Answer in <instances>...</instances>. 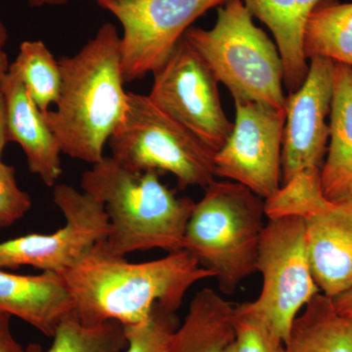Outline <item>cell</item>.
I'll return each instance as SVG.
<instances>
[{"instance_id":"6da1fadb","label":"cell","mask_w":352,"mask_h":352,"mask_svg":"<svg viewBox=\"0 0 352 352\" xmlns=\"http://www.w3.org/2000/svg\"><path fill=\"white\" fill-rule=\"evenodd\" d=\"M61 276L73 298L74 314L82 324L117 321L129 327L147 321L156 305L175 312L193 285L214 274L186 250L129 263L102 240Z\"/></svg>"},{"instance_id":"7a4b0ae2","label":"cell","mask_w":352,"mask_h":352,"mask_svg":"<svg viewBox=\"0 0 352 352\" xmlns=\"http://www.w3.org/2000/svg\"><path fill=\"white\" fill-rule=\"evenodd\" d=\"M62 87L54 111L44 113L63 154L94 164L126 113L120 36L111 23L73 56L59 60Z\"/></svg>"},{"instance_id":"3957f363","label":"cell","mask_w":352,"mask_h":352,"mask_svg":"<svg viewBox=\"0 0 352 352\" xmlns=\"http://www.w3.org/2000/svg\"><path fill=\"white\" fill-rule=\"evenodd\" d=\"M160 175L127 170L112 157H104L83 173L82 191L105 207L110 224L105 242L113 254L184 250L185 231L196 203L177 196Z\"/></svg>"},{"instance_id":"277c9868","label":"cell","mask_w":352,"mask_h":352,"mask_svg":"<svg viewBox=\"0 0 352 352\" xmlns=\"http://www.w3.org/2000/svg\"><path fill=\"white\" fill-rule=\"evenodd\" d=\"M264 200L240 183H210L195 204L184 237L189 252L232 295L256 271Z\"/></svg>"},{"instance_id":"5b68a950","label":"cell","mask_w":352,"mask_h":352,"mask_svg":"<svg viewBox=\"0 0 352 352\" xmlns=\"http://www.w3.org/2000/svg\"><path fill=\"white\" fill-rule=\"evenodd\" d=\"M184 38L234 100L286 109L284 68L276 44L254 25L243 0H228L210 30L189 28Z\"/></svg>"},{"instance_id":"8992f818","label":"cell","mask_w":352,"mask_h":352,"mask_svg":"<svg viewBox=\"0 0 352 352\" xmlns=\"http://www.w3.org/2000/svg\"><path fill=\"white\" fill-rule=\"evenodd\" d=\"M112 157L129 170L175 175L178 186L214 182L215 152L157 107L148 95L127 92L124 119L109 139Z\"/></svg>"},{"instance_id":"52a82bcc","label":"cell","mask_w":352,"mask_h":352,"mask_svg":"<svg viewBox=\"0 0 352 352\" xmlns=\"http://www.w3.org/2000/svg\"><path fill=\"white\" fill-rule=\"evenodd\" d=\"M256 271L263 276V288L252 307L286 342L296 316L321 293L308 258L305 220H268L259 243Z\"/></svg>"},{"instance_id":"ba28073f","label":"cell","mask_w":352,"mask_h":352,"mask_svg":"<svg viewBox=\"0 0 352 352\" xmlns=\"http://www.w3.org/2000/svg\"><path fill=\"white\" fill-rule=\"evenodd\" d=\"M228 0H97L122 27L120 38L124 82L153 74L170 56L190 25Z\"/></svg>"},{"instance_id":"9c48e42d","label":"cell","mask_w":352,"mask_h":352,"mask_svg":"<svg viewBox=\"0 0 352 352\" xmlns=\"http://www.w3.org/2000/svg\"><path fill=\"white\" fill-rule=\"evenodd\" d=\"M53 201L64 215V226L53 233L28 234L1 241L0 268L32 266L63 275L94 245L107 239L110 224L100 201L68 184L55 185Z\"/></svg>"},{"instance_id":"30bf717a","label":"cell","mask_w":352,"mask_h":352,"mask_svg":"<svg viewBox=\"0 0 352 352\" xmlns=\"http://www.w3.org/2000/svg\"><path fill=\"white\" fill-rule=\"evenodd\" d=\"M153 76L149 98L219 152L232 132L233 122L222 108L219 80L184 36Z\"/></svg>"},{"instance_id":"8fae6325","label":"cell","mask_w":352,"mask_h":352,"mask_svg":"<svg viewBox=\"0 0 352 352\" xmlns=\"http://www.w3.org/2000/svg\"><path fill=\"white\" fill-rule=\"evenodd\" d=\"M236 119L226 144L215 153V176L240 183L263 200L281 187L286 109L234 100Z\"/></svg>"},{"instance_id":"7c38bea8","label":"cell","mask_w":352,"mask_h":352,"mask_svg":"<svg viewBox=\"0 0 352 352\" xmlns=\"http://www.w3.org/2000/svg\"><path fill=\"white\" fill-rule=\"evenodd\" d=\"M335 62L310 59L302 87L287 97L281 154V182L305 170H321L330 139L326 118L332 107ZM281 184V185H282Z\"/></svg>"},{"instance_id":"4fadbf2b","label":"cell","mask_w":352,"mask_h":352,"mask_svg":"<svg viewBox=\"0 0 352 352\" xmlns=\"http://www.w3.org/2000/svg\"><path fill=\"white\" fill-rule=\"evenodd\" d=\"M308 258L315 283L336 298L352 288V198L331 201L305 219Z\"/></svg>"},{"instance_id":"5bb4252c","label":"cell","mask_w":352,"mask_h":352,"mask_svg":"<svg viewBox=\"0 0 352 352\" xmlns=\"http://www.w3.org/2000/svg\"><path fill=\"white\" fill-rule=\"evenodd\" d=\"M0 88L6 98L9 141L21 146L30 171L46 186L54 187L62 175V151L45 116L10 69Z\"/></svg>"},{"instance_id":"9a60e30c","label":"cell","mask_w":352,"mask_h":352,"mask_svg":"<svg viewBox=\"0 0 352 352\" xmlns=\"http://www.w3.org/2000/svg\"><path fill=\"white\" fill-rule=\"evenodd\" d=\"M0 309L52 338L60 323L73 314L74 302L61 275L14 274L0 268Z\"/></svg>"},{"instance_id":"2e32d148","label":"cell","mask_w":352,"mask_h":352,"mask_svg":"<svg viewBox=\"0 0 352 352\" xmlns=\"http://www.w3.org/2000/svg\"><path fill=\"white\" fill-rule=\"evenodd\" d=\"M330 145L321 168V186L329 201L352 198V67L335 62Z\"/></svg>"},{"instance_id":"e0dca14e","label":"cell","mask_w":352,"mask_h":352,"mask_svg":"<svg viewBox=\"0 0 352 352\" xmlns=\"http://www.w3.org/2000/svg\"><path fill=\"white\" fill-rule=\"evenodd\" d=\"M320 0H244L252 17L272 32L284 68V85L296 91L307 78L309 65L303 53V32L310 13Z\"/></svg>"},{"instance_id":"ac0fdd59","label":"cell","mask_w":352,"mask_h":352,"mask_svg":"<svg viewBox=\"0 0 352 352\" xmlns=\"http://www.w3.org/2000/svg\"><path fill=\"white\" fill-rule=\"evenodd\" d=\"M235 307L214 289L199 291L166 352H226L235 342Z\"/></svg>"},{"instance_id":"d6986e66","label":"cell","mask_w":352,"mask_h":352,"mask_svg":"<svg viewBox=\"0 0 352 352\" xmlns=\"http://www.w3.org/2000/svg\"><path fill=\"white\" fill-rule=\"evenodd\" d=\"M286 352H352V323L319 293L296 316L285 342Z\"/></svg>"},{"instance_id":"ffe728a7","label":"cell","mask_w":352,"mask_h":352,"mask_svg":"<svg viewBox=\"0 0 352 352\" xmlns=\"http://www.w3.org/2000/svg\"><path fill=\"white\" fill-rule=\"evenodd\" d=\"M303 53L352 67V3L320 0L305 24Z\"/></svg>"},{"instance_id":"44dd1931","label":"cell","mask_w":352,"mask_h":352,"mask_svg":"<svg viewBox=\"0 0 352 352\" xmlns=\"http://www.w3.org/2000/svg\"><path fill=\"white\" fill-rule=\"evenodd\" d=\"M9 69L41 112L46 113L51 105H56L62 87L61 68L43 41H24Z\"/></svg>"},{"instance_id":"7402d4cb","label":"cell","mask_w":352,"mask_h":352,"mask_svg":"<svg viewBox=\"0 0 352 352\" xmlns=\"http://www.w3.org/2000/svg\"><path fill=\"white\" fill-rule=\"evenodd\" d=\"M50 349L39 344L27 347L29 352H122L127 346L126 328L117 321L88 326L71 314L60 323Z\"/></svg>"},{"instance_id":"603a6c76","label":"cell","mask_w":352,"mask_h":352,"mask_svg":"<svg viewBox=\"0 0 352 352\" xmlns=\"http://www.w3.org/2000/svg\"><path fill=\"white\" fill-rule=\"evenodd\" d=\"M321 170H305L281 185L274 195L264 200L268 219L298 217L303 220L325 210L331 204L321 186Z\"/></svg>"},{"instance_id":"cb8c5ba5","label":"cell","mask_w":352,"mask_h":352,"mask_svg":"<svg viewBox=\"0 0 352 352\" xmlns=\"http://www.w3.org/2000/svg\"><path fill=\"white\" fill-rule=\"evenodd\" d=\"M234 352H286L284 340L252 307L245 302L235 307Z\"/></svg>"},{"instance_id":"d4e9b609","label":"cell","mask_w":352,"mask_h":352,"mask_svg":"<svg viewBox=\"0 0 352 352\" xmlns=\"http://www.w3.org/2000/svg\"><path fill=\"white\" fill-rule=\"evenodd\" d=\"M177 327L175 312L156 305L144 323L124 327L127 340L124 352H166Z\"/></svg>"},{"instance_id":"484cf974","label":"cell","mask_w":352,"mask_h":352,"mask_svg":"<svg viewBox=\"0 0 352 352\" xmlns=\"http://www.w3.org/2000/svg\"><path fill=\"white\" fill-rule=\"evenodd\" d=\"M32 206L31 196L18 185L15 168L0 160V229L19 221Z\"/></svg>"},{"instance_id":"4316f807","label":"cell","mask_w":352,"mask_h":352,"mask_svg":"<svg viewBox=\"0 0 352 352\" xmlns=\"http://www.w3.org/2000/svg\"><path fill=\"white\" fill-rule=\"evenodd\" d=\"M11 315L0 309V352H29L11 332Z\"/></svg>"},{"instance_id":"83f0119b","label":"cell","mask_w":352,"mask_h":352,"mask_svg":"<svg viewBox=\"0 0 352 352\" xmlns=\"http://www.w3.org/2000/svg\"><path fill=\"white\" fill-rule=\"evenodd\" d=\"M336 309L352 323V288L333 298Z\"/></svg>"},{"instance_id":"f1b7e54d","label":"cell","mask_w":352,"mask_h":352,"mask_svg":"<svg viewBox=\"0 0 352 352\" xmlns=\"http://www.w3.org/2000/svg\"><path fill=\"white\" fill-rule=\"evenodd\" d=\"M9 142L8 129H7V113L6 98L0 88V160L2 152L7 143Z\"/></svg>"},{"instance_id":"f546056e","label":"cell","mask_w":352,"mask_h":352,"mask_svg":"<svg viewBox=\"0 0 352 352\" xmlns=\"http://www.w3.org/2000/svg\"><path fill=\"white\" fill-rule=\"evenodd\" d=\"M68 1L69 0H28L30 6L32 7L64 6L68 3Z\"/></svg>"},{"instance_id":"4dcf8cb0","label":"cell","mask_w":352,"mask_h":352,"mask_svg":"<svg viewBox=\"0 0 352 352\" xmlns=\"http://www.w3.org/2000/svg\"><path fill=\"white\" fill-rule=\"evenodd\" d=\"M9 67H10V63H9L6 53L3 50H0V83L8 73Z\"/></svg>"},{"instance_id":"1f68e13d","label":"cell","mask_w":352,"mask_h":352,"mask_svg":"<svg viewBox=\"0 0 352 352\" xmlns=\"http://www.w3.org/2000/svg\"><path fill=\"white\" fill-rule=\"evenodd\" d=\"M7 39H8V34H7L6 27L0 21V50H3L7 43Z\"/></svg>"},{"instance_id":"d6a6232c","label":"cell","mask_w":352,"mask_h":352,"mask_svg":"<svg viewBox=\"0 0 352 352\" xmlns=\"http://www.w3.org/2000/svg\"><path fill=\"white\" fill-rule=\"evenodd\" d=\"M226 352H234V344H232V346H231L230 349H229Z\"/></svg>"}]
</instances>
